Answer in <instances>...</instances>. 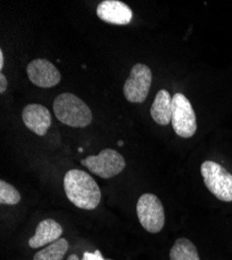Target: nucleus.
Masks as SVG:
<instances>
[{
    "label": "nucleus",
    "instance_id": "obj_20",
    "mask_svg": "<svg viewBox=\"0 0 232 260\" xmlns=\"http://www.w3.org/2000/svg\"><path fill=\"white\" fill-rule=\"evenodd\" d=\"M124 145V142H122V141H119L118 142V146H120V147H122Z\"/></svg>",
    "mask_w": 232,
    "mask_h": 260
},
{
    "label": "nucleus",
    "instance_id": "obj_1",
    "mask_svg": "<svg viewBox=\"0 0 232 260\" xmlns=\"http://www.w3.org/2000/svg\"><path fill=\"white\" fill-rule=\"evenodd\" d=\"M66 196L76 207L93 210L101 201V190L87 172L72 169L64 177Z\"/></svg>",
    "mask_w": 232,
    "mask_h": 260
},
{
    "label": "nucleus",
    "instance_id": "obj_7",
    "mask_svg": "<svg viewBox=\"0 0 232 260\" xmlns=\"http://www.w3.org/2000/svg\"><path fill=\"white\" fill-rule=\"evenodd\" d=\"M152 83V72L144 63H136L130 70L129 77L123 86L125 98L131 103H143L149 94Z\"/></svg>",
    "mask_w": 232,
    "mask_h": 260
},
{
    "label": "nucleus",
    "instance_id": "obj_2",
    "mask_svg": "<svg viewBox=\"0 0 232 260\" xmlns=\"http://www.w3.org/2000/svg\"><path fill=\"white\" fill-rule=\"evenodd\" d=\"M53 112L59 122L73 128L87 127L93 120L87 103L71 93H62L54 99Z\"/></svg>",
    "mask_w": 232,
    "mask_h": 260
},
{
    "label": "nucleus",
    "instance_id": "obj_11",
    "mask_svg": "<svg viewBox=\"0 0 232 260\" xmlns=\"http://www.w3.org/2000/svg\"><path fill=\"white\" fill-rule=\"evenodd\" d=\"M62 227L52 219H46L40 222L36 228V233L28 241V245L32 249H38L50 245L59 240L62 234Z\"/></svg>",
    "mask_w": 232,
    "mask_h": 260
},
{
    "label": "nucleus",
    "instance_id": "obj_17",
    "mask_svg": "<svg viewBox=\"0 0 232 260\" xmlns=\"http://www.w3.org/2000/svg\"><path fill=\"white\" fill-rule=\"evenodd\" d=\"M8 88V79L4 73L0 74V94H4Z\"/></svg>",
    "mask_w": 232,
    "mask_h": 260
},
{
    "label": "nucleus",
    "instance_id": "obj_10",
    "mask_svg": "<svg viewBox=\"0 0 232 260\" xmlns=\"http://www.w3.org/2000/svg\"><path fill=\"white\" fill-rule=\"evenodd\" d=\"M22 120L30 132L39 137L45 136L51 126L50 112L41 104L31 103L26 105L22 112Z\"/></svg>",
    "mask_w": 232,
    "mask_h": 260
},
{
    "label": "nucleus",
    "instance_id": "obj_15",
    "mask_svg": "<svg viewBox=\"0 0 232 260\" xmlns=\"http://www.w3.org/2000/svg\"><path fill=\"white\" fill-rule=\"evenodd\" d=\"M21 200L20 192L10 183L0 180V203L7 205H16Z\"/></svg>",
    "mask_w": 232,
    "mask_h": 260
},
{
    "label": "nucleus",
    "instance_id": "obj_8",
    "mask_svg": "<svg viewBox=\"0 0 232 260\" xmlns=\"http://www.w3.org/2000/svg\"><path fill=\"white\" fill-rule=\"evenodd\" d=\"M29 80L40 88L49 89L60 81V73L54 64L45 58H37L27 64Z\"/></svg>",
    "mask_w": 232,
    "mask_h": 260
},
{
    "label": "nucleus",
    "instance_id": "obj_3",
    "mask_svg": "<svg viewBox=\"0 0 232 260\" xmlns=\"http://www.w3.org/2000/svg\"><path fill=\"white\" fill-rule=\"evenodd\" d=\"M201 175L207 189L224 202H232V175L220 164L206 160L201 165Z\"/></svg>",
    "mask_w": 232,
    "mask_h": 260
},
{
    "label": "nucleus",
    "instance_id": "obj_13",
    "mask_svg": "<svg viewBox=\"0 0 232 260\" xmlns=\"http://www.w3.org/2000/svg\"><path fill=\"white\" fill-rule=\"evenodd\" d=\"M170 260H200L196 246L187 238L175 241L170 250Z\"/></svg>",
    "mask_w": 232,
    "mask_h": 260
},
{
    "label": "nucleus",
    "instance_id": "obj_6",
    "mask_svg": "<svg viewBox=\"0 0 232 260\" xmlns=\"http://www.w3.org/2000/svg\"><path fill=\"white\" fill-rule=\"evenodd\" d=\"M80 162L93 174L103 179H111L117 176L126 167L124 157L113 149H104L98 155H90L81 159Z\"/></svg>",
    "mask_w": 232,
    "mask_h": 260
},
{
    "label": "nucleus",
    "instance_id": "obj_16",
    "mask_svg": "<svg viewBox=\"0 0 232 260\" xmlns=\"http://www.w3.org/2000/svg\"><path fill=\"white\" fill-rule=\"evenodd\" d=\"M82 260H104L100 251L97 250L95 251V253H90V252H86L83 255Z\"/></svg>",
    "mask_w": 232,
    "mask_h": 260
},
{
    "label": "nucleus",
    "instance_id": "obj_9",
    "mask_svg": "<svg viewBox=\"0 0 232 260\" xmlns=\"http://www.w3.org/2000/svg\"><path fill=\"white\" fill-rule=\"evenodd\" d=\"M97 16L103 22L115 25H127L132 20V10L119 0H104L96 10Z\"/></svg>",
    "mask_w": 232,
    "mask_h": 260
},
{
    "label": "nucleus",
    "instance_id": "obj_18",
    "mask_svg": "<svg viewBox=\"0 0 232 260\" xmlns=\"http://www.w3.org/2000/svg\"><path fill=\"white\" fill-rule=\"evenodd\" d=\"M5 66V55H4V51L0 50V70L4 69Z\"/></svg>",
    "mask_w": 232,
    "mask_h": 260
},
{
    "label": "nucleus",
    "instance_id": "obj_4",
    "mask_svg": "<svg viewBox=\"0 0 232 260\" xmlns=\"http://www.w3.org/2000/svg\"><path fill=\"white\" fill-rule=\"evenodd\" d=\"M138 219L143 228L150 233H158L165 222L164 209L160 200L153 193L142 194L137 203Z\"/></svg>",
    "mask_w": 232,
    "mask_h": 260
},
{
    "label": "nucleus",
    "instance_id": "obj_19",
    "mask_svg": "<svg viewBox=\"0 0 232 260\" xmlns=\"http://www.w3.org/2000/svg\"><path fill=\"white\" fill-rule=\"evenodd\" d=\"M67 260H79V258H78V256H77L76 254H71V255L67 258Z\"/></svg>",
    "mask_w": 232,
    "mask_h": 260
},
{
    "label": "nucleus",
    "instance_id": "obj_14",
    "mask_svg": "<svg viewBox=\"0 0 232 260\" xmlns=\"http://www.w3.org/2000/svg\"><path fill=\"white\" fill-rule=\"evenodd\" d=\"M69 249V243L66 238L60 237L56 242L47 245L44 249L37 252L34 260H62Z\"/></svg>",
    "mask_w": 232,
    "mask_h": 260
},
{
    "label": "nucleus",
    "instance_id": "obj_21",
    "mask_svg": "<svg viewBox=\"0 0 232 260\" xmlns=\"http://www.w3.org/2000/svg\"><path fill=\"white\" fill-rule=\"evenodd\" d=\"M78 151H79V152H82L83 149H82V148H78Z\"/></svg>",
    "mask_w": 232,
    "mask_h": 260
},
{
    "label": "nucleus",
    "instance_id": "obj_12",
    "mask_svg": "<svg viewBox=\"0 0 232 260\" xmlns=\"http://www.w3.org/2000/svg\"><path fill=\"white\" fill-rule=\"evenodd\" d=\"M172 97L167 90H159L154 98L150 114L154 122L165 126L172 121Z\"/></svg>",
    "mask_w": 232,
    "mask_h": 260
},
{
    "label": "nucleus",
    "instance_id": "obj_5",
    "mask_svg": "<svg viewBox=\"0 0 232 260\" xmlns=\"http://www.w3.org/2000/svg\"><path fill=\"white\" fill-rule=\"evenodd\" d=\"M172 126L178 137L189 139L197 132V119L192 103L182 94L176 93L172 99Z\"/></svg>",
    "mask_w": 232,
    "mask_h": 260
}]
</instances>
